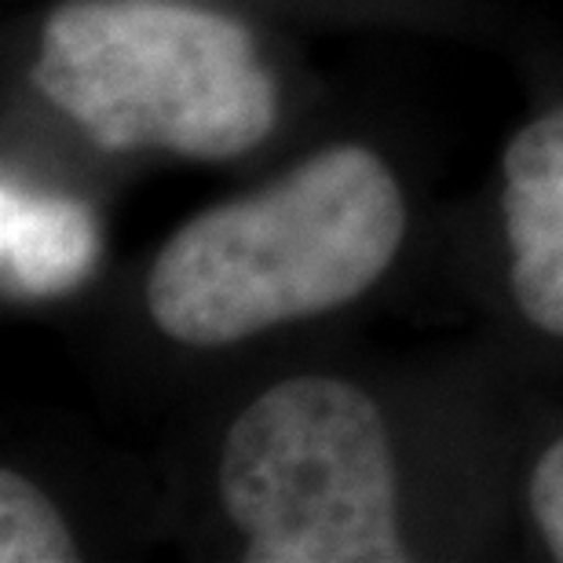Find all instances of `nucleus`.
Listing matches in <instances>:
<instances>
[{
	"label": "nucleus",
	"mask_w": 563,
	"mask_h": 563,
	"mask_svg": "<svg viewBox=\"0 0 563 563\" xmlns=\"http://www.w3.org/2000/svg\"><path fill=\"white\" fill-rule=\"evenodd\" d=\"M505 234L516 253L512 286L563 264V110L505 146Z\"/></svg>",
	"instance_id": "nucleus-4"
},
{
	"label": "nucleus",
	"mask_w": 563,
	"mask_h": 563,
	"mask_svg": "<svg viewBox=\"0 0 563 563\" xmlns=\"http://www.w3.org/2000/svg\"><path fill=\"white\" fill-rule=\"evenodd\" d=\"M402 234L391 168L369 146H330L184 223L151 267L146 308L179 344H234L355 300L388 272Z\"/></svg>",
	"instance_id": "nucleus-1"
},
{
	"label": "nucleus",
	"mask_w": 563,
	"mask_h": 563,
	"mask_svg": "<svg viewBox=\"0 0 563 563\" xmlns=\"http://www.w3.org/2000/svg\"><path fill=\"white\" fill-rule=\"evenodd\" d=\"M33 85L103 151L168 146L220 162L275 125V77L242 22L184 0H66Z\"/></svg>",
	"instance_id": "nucleus-2"
},
{
	"label": "nucleus",
	"mask_w": 563,
	"mask_h": 563,
	"mask_svg": "<svg viewBox=\"0 0 563 563\" xmlns=\"http://www.w3.org/2000/svg\"><path fill=\"white\" fill-rule=\"evenodd\" d=\"M512 297L538 330L563 336V264L553 267V272H545L542 278L512 286Z\"/></svg>",
	"instance_id": "nucleus-8"
},
{
	"label": "nucleus",
	"mask_w": 563,
	"mask_h": 563,
	"mask_svg": "<svg viewBox=\"0 0 563 563\" xmlns=\"http://www.w3.org/2000/svg\"><path fill=\"white\" fill-rule=\"evenodd\" d=\"M220 498L250 563H402L396 461L377 402L336 377L278 380L223 439Z\"/></svg>",
	"instance_id": "nucleus-3"
},
{
	"label": "nucleus",
	"mask_w": 563,
	"mask_h": 563,
	"mask_svg": "<svg viewBox=\"0 0 563 563\" xmlns=\"http://www.w3.org/2000/svg\"><path fill=\"white\" fill-rule=\"evenodd\" d=\"M0 560L70 563L77 545L48 494L15 468H0Z\"/></svg>",
	"instance_id": "nucleus-6"
},
{
	"label": "nucleus",
	"mask_w": 563,
	"mask_h": 563,
	"mask_svg": "<svg viewBox=\"0 0 563 563\" xmlns=\"http://www.w3.org/2000/svg\"><path fill=\"white\" fill-rule=\"evenodd\" d=\"M531 512L549 553L563 563V435L549 443L531 472Z\"/></svg>",
	"instance_id": "nucleus-7"
},
{
	"label": "nucleus",
	"mask_w": 563,
	"mask_h": 563,
	"mask_svg": "<svg viewBox=\"0 0 563 563\" xmlns=\"http://www.w3.org/2000/svg\"><path fill=\"white\" fill-rule=\"evenodd\" d=\"M92 220L70 201H30L4 187V267L8 282L30 292L66 289L92 264Z\"/></svg>",
	"instance_id": "nucleus-5"
}]
</instances>
